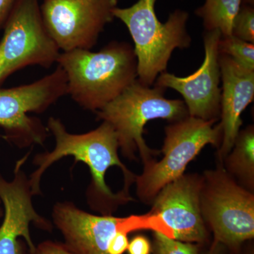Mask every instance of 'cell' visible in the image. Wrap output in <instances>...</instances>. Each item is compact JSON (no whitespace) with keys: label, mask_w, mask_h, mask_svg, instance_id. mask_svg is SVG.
I'll return each mask as SVG.
<instances>
[{"label":"cell","mask_w":254,"mask_h":254,"mask_svg":"<svg viewBox=\"0 0 254 254\" xmlns=\"http://www.w3.org/2000/svg\"><path fill=\"white\" fill-rule=\"evenodd\" d=\"M47 128L54 136L56 145L53 151L35 158L34 163L38 168L29 180L33 195L41 193V177L47 169L70 155L75 159L74 165L83 162L91 171L88 200L94 210L108 215L119 205L133 200L128 192L136 175L120 160L118 136L111 125L103 122L98 128L88 133L74 134L66 131L59 119L50 118Z\"/></svg>","instance_id":"1"},{"label":"cell","mask_w":254,"mask_h":254,"mask_svg":"<svg viewBox=\"0 0 254 254\" xmlns=\"http://www.w3.org/2000/svg\"><path fill=\"white\" fill-rule=\"evenodd\" d=\"M67 81V95L83 109L98 112L137 79L133 47L113 41L98 52H61L57 60Z\"/></svg>","instance_id":"2"},{"label":"cell","mask_w":254,"mask_h":254,"mask_svg":"<svg viewBox=\"0 0 254 254\" xmlns=\"http://www.w3.org/2000/svg\"><path fill=\"white\" fill-rule=\"evenodd\" d=\"M165 88L144 86L136 80L118 97L96 112L97 119L111 125L118 136L119 148L124 156L136 160L138 152L143 165L159 155L145 143L143 134L150 120L170 123L190 116L185 102L168 99Z\"/></svg>","instance_id":"3"},{"label":"cell","mask_w":254,"mask_h":254,"mask_svg":"<svg viewBox=\"0 0 254 254\" xmlns=\"http://www.w3.org/2000/svg\"><path fill=\"white\" fill-rule=\"evenodd\" d=\"M157 0H138L126 8L116 7L115 18L127 26L133 41L137 59V80L144 85L154 84L166 71L169 60L177 48H190L191 38L187 29L190 15L177 9L162 23L155 12Z\"/></svg>","instance_id":"4"},{"label":"cell","mask_w":254,"mask_h":254,"mask_svg":"<svg viewBox=\"0 0 254 254\" xmlns=\"http://www.w3.org/2000/svg\"><path fill=\"white\" fill-rule=\"evenodd\" d=\"M218 120H203L188 116L165 127L161 153L143 165V173L136 176V195L142 203L151 205L164 187L182 176L187 165L207 145L220 147L222 128Z\"/></svg>","instance_id":"5"},{"label":"cell","mask_w":254,"mask_h":254,"mask_svg":"<svg viewBox=\"0 0 254 254\" xmlns=\"http://www.w3.org/2000/svg\"><path fill=\"white\" fill-rule=\"evenodd\" d=\"M200 208L214 241L234 252L254 237V195L230 175L221 162L203 175Z\"/></svg>","instance_id":"6"},{"label":"cell","mask_w":254,"mask_h":254,"mask_svg":"<svg viewBox=\"0 0 254 254\" xmlns=\"http://www.w3.org/2000/svg\"><path fill=\"white\" fill-rule=\"evenodd\" d=\"M67 95V81L63 68H56L38 81L10 88H0V127L2 136L20 148L43 145L49 131L29 113H42Z\"/></svg>","instance_id":"7"},{"label":"cell","mask_w":254,"mask_h":254,"mask_svg":"<svg viewBox=\"0 0 254 254\" xmlns=\"http://www.w3.org/2000/svg\"><path fill=\"white\" fill-rule=\"evenodd\" d=\"M0 41V85L28 66L49 68L61 53L47 31L39 0H18L5 23Z\"/></svg>","instance_id":"8"},{"label":"cell","mask_w":254,"mask_h":254,"mask_svg":"<svg viewBox=\"0 0 254 254\" xmlns=\"http://www.w3.org/2000/svg\"><path fill=\"white\" fill-rule=\"evenodd\" d=\"M53 220L63 234L66 247L74 254H108L110 240L118 232L151 230L170 237L165 224L149 213L125 218L94 215L71 203H59L53 209Z\"/></svg>","instance_id":"9"},{"label":"cell","mask_w":254,"mask_h":254,"mask_svg":"<svg viewBox=\"0 0 254 254\" xmlns=\"http://www.w3.org/2000/svg\"><path fill=\"white\" fill-rule=\"evenodd\" d=\"M118 0H43L41 11L48 33L60 51L91 50L113 21Z\"/></svg>","instance_id":"10"},{"label":"cell","mask_w":254,"mask_h":254,"mask_svg":"<svg viewBox=\"0 0 254 254\" xmlns=\"http://www.w3.org/2000/svg\"><path fill=\"white\" fill-rule=\"evenodd\" d=\"M221 37L218 30L205 31L204 60L195 72L180 77L165 71L159 75L155 82V86L179 92L183 97L190 117L203 120L220 118L221 72L218 45Z\"/></svg>","instance_id":"11"},{"label":"cell","mask_w":254,"mask_h":254,"mask_svg":"<svg viewBox=\"0 0 254 254\" xmlns=\"http://www.w3.org/2000/svg\"><path fill=\"white\" fill-rule=\"evenodd\" d=\"M202 183V175L184 174L164 187L155 196L148 213L160 218L171 238L198 245L208 240L200 208Z\"/></svg>","instance_id":"12"},{"label":"cell","mask_w":254,"mask_h":254,"mask_svg":"<svg viewBox=\"0 0 254 254\" xmlns=\"http://www.w3.org/2000/svg\"><path fill=\"white\" fill-rule=\"evenodd\" d=\"M25 160L22 159L16 164L12 181H6L0 175V200L4 210L0 226V254H21L19 237L24 239L30 252H33L36 247L30 235V223L34 222L41 228L50 227L33 208L29 180L21 170Z\"/></svg>","instance_id":"13"},{"label":"cell","mask_w":254,"mask_h":254,"mask_svg":"<svg viewBox=\"0 0 254 254\" xmlns=\"http://www.w3.org/2000/svg\"><path fill=\"white\" fill-rule=\"evenodd\" d=\"M222 86L220 100L221 144L218 160L231 151L242 125V115L254 98V71L241 66L227 55H219Z\"/></svg>","instance_id":"14"},{"label":"cell","mask_w":254,"mask_h":254,"mask_svg":"<svg viewBox=\"0 0 254 254\" xmlns=\"http://www.w3.org/2000/svg\"><path fill=\"white\" fill-rule=\"evenodd\" d=\"M225 170L247 190H254V127L239 132L231 151L221 161Z\"/></svg>","instance_id":"15"},{"label":"cell","mask_w":254,"mask_h":254,"mask_svg":"<svg viewBox=\"0 0 254 254\" xmlns=\"http://www.w3.org/2000/svg\"><path fill=\"white\" fill-rule=\"evenodd\" d=\"M242 4V0H205L194 13L203 20L205 31L218 30L222 37L230 36Z\"/></svg>","instance_id":"16"},{"label":"cell","mask_w":254,"mask_h":254,"mask_svg":"<svg viewBox=\"0 0 254 254\" xmlns=\"http://www.w3.org/2000/svg\"><path fill=\"white\" fill-rule=\"evenodd\" d=\"M218 50L219 54L227 55L241 66L254 71V43L234 36L221 37Z\"/></svg>","instance_id":"17"},{"label":"cell","mask_w":254,"mask_h":254,"mask_svg":"<svg viewBox=\"0 0 254 254\" xmlns=\"http://www.w3.org/2000/svg\"><path fill=\"white\" fill-rule=\"evenodd\" d=\"M153 232V254H200L198 244L182 242L161 232Z\"/></svg>","instance_id":"18"},{"label":"cell","mask_w":254,"mask_h":254,"mask_svg":"<svg viewBox=\"0 0 254 254\" xmlns=\"http://www.w3.org/2000/svg\"><path fill=\"white\" fill-rule=\"evenodd\" d=\"M254 2L242 0L240 11L234 21L232 36L254 43Z\"/></svg>","instance_id":"19"},{"label":"cell","mask_w":254,"mask_h":254,"mask_svg":"<svg viewBox=\"0 0 254 254\" xmlns=\"http://www.w3.org/2000/svg\"><path fill=\"white\" fill-rule=\"evenodd\" d=\"M128 234L127 232L120 231L110 240L108 254H123L126 252L128 245Z\"/></svg>","instance_id":"20"},{"label":"cell","mask_w":254,"mask_h":254,"mask_svg":"<svg viewBox=\"0 0 254 254\" xmlns=\"http://www.w3.org/2000/svg\"><path fill=\"white\" fill-rule=\"evenodd\" d=\"M127 251L128 254H150L152 245L147 237L138 235L128 242Z\"/></svg>","instance_id":"21"},{"label":"cell","mask_w":254,"mask_h":254,"mask_svg":"<svg viewBox=\"0 0 254 254\" xmlns=\"http://www.w3.org/2000/svg\"><path fill=\"white\" fill-rule=\"evenodd\" d=\"M30 254H74L65 245L55 243V242H46L41 244L36 250Z\"/></svg>","instance_id":"22"},{"label":"cell","mask_w":254,"mask_h":254,"mask_svg":"<svg viewBox=\"0 0 254 254\" xmlns=\"http://www.w3.org/2000/svg\"><path fill=\"white\" fill-rule=\"evenodd\" d=\"M18 0H0V30L3 29L6 20Z\"/></svg>","instance_id":"23"},{"label":"cell","mask_w":254,"mask_h":254,"mask_svg":"<svg viewBox=\"0 0 254 254\" xmlns=\"http://www.w3.org/2000/svg\"><path fill=\"white\" fill-rule=\"evenodd\" d=\"M234 253H235L234 251L227 248L225 245L219 243L216 241H213L211 247L205 254H233Z\"/></svg>","instance_id":"24"},{"label":"cell","mask_w":254,"mask_h":254,"mask_svg":"<svg viewBox=\"0 0 254 254\" xmlns=\"http://www.w3.org/2000/svg\"><path fill=\"white\" fill-rule=\"evenodd\" d=\"M1 66H2V62H1V56H0V73H1Z\"/></svg>","instance_id":"25"},{"label":"cell","mask_w":254,"mask_h":254,"mask_svg":"<svg viewBox=\"0 0 254 254\" xmlns=\"http://www.w3.org/2000/svg\"><path fill=\"white\" fill-rule=\"evenodd\" d=\"M3 215V210L1 209V207H0V218Z\"/></svg>","instance_id":"26"},{"label":"cell","mask_w":254,"mask_h":254,"mask_svg":"<svg viewBox=\"0 0 254 254\" xmlns=\"http://www.w3.org/2000/svg\"><path fill=\"white\" fill-rule=\"evenodd\" d=\"M253 254V252H252H252H250V254Z\"/></svg>","instance_id":"27"},{"label":"cell","mask_w":254,"mask_h":254,"mask_svg":"<svg viewBox=\"0 0 254 254\" xmlns=\"http://www.w3.org/2000/svg\"><path fill=\"white\" fill-rule=\"evenodd\" d=\"M0 203H1V200H0Z\"/></svg>","instance_id":"28"}]
</instances>
